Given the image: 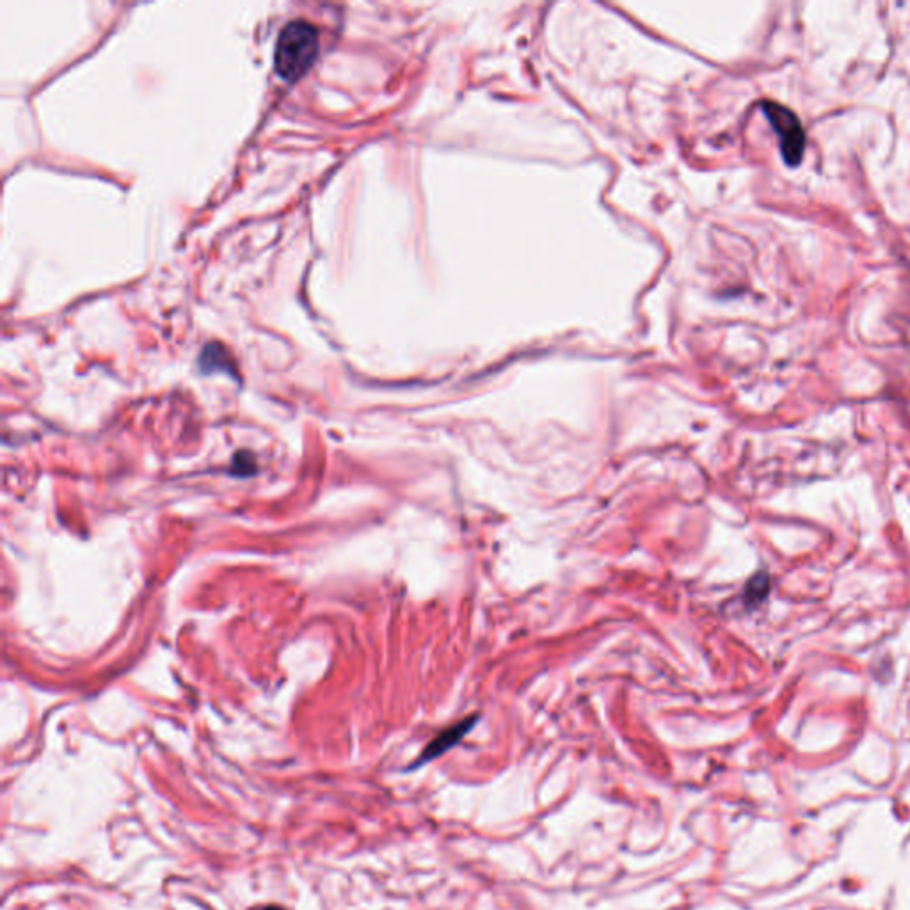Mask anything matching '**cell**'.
<instances>
[{"instance_id":"obj_6","label":"cell","mask_w":910,"mask_h":910,"mask_svg":"<svg viewBox=\"0 0 910 910\" xmlns=\"http://www.w3.org/2000/svg\"><path fill=\"white\" fill-rule=\"evenodd\" d=\"M255 459L253 455L249 452H239L235 455L233 459V473H239V475H249L255 471Z\"/></svg>"},{"instance_id":"obj_4","label":"cell","mask_w":910,"mask_h":910,"mask_svg":"<svg viewBox=\"0 0 910 910\" xmlns=\"http://www.w3.org/2000/svg\"><path fill=\"white\" fill-rule=\"evenodd\" d=\"M203 372H232L233 363L223 345L210 344L201 354Z\"/></svg>"},{"instance_id":"obj_1","label":"cell","mask_w":910,"mask_h":910,"mask_svg":"<svg viewBox=\"0 0 910 910\" xmlns=\"http://www.w3.org/2000/svg\"><path fill=\"white\" fill-rule=\"evenodd\" d=\"M319 31L308 20H292L280 32L274 52L276 72L285 80H297L310 70L319 54Z\"/></svg>"},{"instance_id":"obj_7","label":"cell","mask_w":910,"mask_h":910,"mask_svg":"<svg viewBox=\"0 0 910 910\" xmlns=\"http://www.w3.org/2000/svg\"><path fill=\"white\" fill-rule=\"evenodd\" d=\"M251 910H285V909H283V907H280V905H260V907H255V909H251Z\"/></svg>"},{"instance_id":"obj_5","label":"cell","mask_w":910,"mask_h":910,"mask_svg":"<svg viewBox=\"0 0 910 910\" xmlns=\"http://www.w3.org/2000/svg\"><path fill=\"white\" fill-rule=\"evenodd\" d=\"M768 589H770V580L767 575L752 576L745 587L747 605H756L761 599L767 598Z\"/></svg>"},{"instance_id":"obj_2","label":"cell","mask_w":910,"mask_h":910,"mask_svg":"<svg viewBox=\"0 0 910 910\" xmlns=\"http://www.w3.org/2000/svg\"><path fill=\"white\" fill-rule=\"evenodd\" d=\"M761 107L767 114L770 125L774 127L775 134L779 136L784 162L791 168L799 166L806 150V134L797 114L775 102H763Z\"/></svg>"},{"instance_id":"obj_3","label":"cell","mask_w":910,"mask_h":910,"mask_svg":"<svg viewBox=\"0 0 910 910\" xmlns=\"http://www.w3.org/2000/svg\"><path fill=\"white\" fill-rule=\"evenodd\" d=\"M477 722H479V715H471L468 719L461 720V722H457L454 726L448 727L445 731H441L440 735L436 736V738L425 747V751L422 752V756L416 761L415 767L424 765V763H429L432 759L440 758L441 754L450 751L452 747H455L457 743L463 740L464 736L470 733Z\"/></svg>"}]
</instances>
